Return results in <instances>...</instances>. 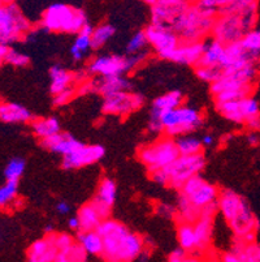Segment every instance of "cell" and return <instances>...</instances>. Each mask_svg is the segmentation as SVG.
Listing matches in <instances>:
<instances>
[{
    "label": "cell",
    "mask_w": 260,
    "mask_h": 262,
    "mask_svg": "<svg viewBox=\"0 0 260 262\" xmlns=\"http://www.w3.org/2000/svg\"><path fill=\"white\" fill-rule=\"evenodd\" d=\"M3 4H8V3H14V0H0Z\"/></svg>",
    "instance_id": "91938a15"
},
{
    "label": "cell",
    "mask_w": 260,
    "mask_h": 262,
    "mask_svg": "<svg viewBox=\"0 0 260 262\" xmlns=\"http://www.w3.org/2000/svg\"><path fill=\"white\" fill-rule=\"evenodd\" d=\"M241 107H242V113L246 121L260 115L259 103H257L256 99L252 98L251 95H250V97H246V98L241 99Z\"/></svg>",
    "instance_id": "ab89813d"
},
{
    "label": "cell",
    "mask_w": 260,
    "mask_h": 262,
    "mask_svg": "<svg viewBox=\"0 0 260 262\" xmlns=\"http://www.w3.org/2000/svg\"><path fill=\"white\" fill-rule=\"evenodd\" d=\"M106 149L102 145L82 144L69 156L63 157V167L65 170H76L86 166H91L103 158Z\"/></svg>",
    "instance_id": "2e32d148"
},
{
    "label": "cell",
    "mask_w": 260,
    "mask_h": 262,
    "mask_svg": "<svg viewBox=\"0 0 260 262\" xmlns=\"http://www.w3.org/2000/svg\"><path fill=\"white\" fill-rule=\"evenodd\" d=\"M216 108L220 113L221 116L226 119V120L232 121L235 124H245V116L242 113V107H241V99L240 101L233 102H225V103L216 104Z\"/></svg>",
    "instance_id": "4dcf8cb0"
},
{
    "label": "cell",
    "mask_w": 260,
    "mask_h": 262,
    "mask_svg": "<svg viewBox=\"0 0 260 262\" xmlns=\"http://www.w3.org/2000/svg\"><path fill=\"white\" fill-rule=\"evenodd\" d=\"M50 78H51L50 89L54 95L59 94L68 88H72L73 82L76 81V76L61 66L52 67L50 70Z\"/></svg>",
    "instance_id": "d4e9b609"
},
{
    "label": "cell",
    "mask_w": 260,
    "mask_h": 262,
    "mask_svg": "<svg viewBox=\"0 0 260 262\" xmlns=\"http://www.w3.org/2000/svg\"><path fill=\"white\" fill-rule=\"evenodd\" d=\"M216 17V13L204 11L198 4L189 6L172 25V29L180 37L181 42H203V38L212 32Z\"/></svg>",
    "instance_id": "277c9868"
},
{
    "label": "cell",
    "mask_w": 260,
    "mask_h": 262,
    "mask_svg": "<svg viewBox=\"0 0 260 262\" xmlns=\"http://www.w3.org/2000/svg\"><path fill=\"white\" fill-rule=\"evenodd\" d=\"M189 6L187 0H157L151 9L152 24H160L172 28Z\"/></svg>",
    "instance_id": "9a60e30c"
},
{
    "label": "cell",
    "mask_w": 260,
    "mask_h": 262,
    "mask_svg": "<svg viewBox=\"0 0 260 262\" xmlns=\"http://www.w3.org/2000/svg\"><path fill=\"white\" fill-rule=\"evenodd\" d=\"M18 185L16 182H7L0 187V208L7 209L17 201Z\"/></svg>",
    "instance_id": "e575fe53"
},
{
    "label": "cell",
    "mask_w": 260,
    "mask_h": 262,
    "mask_svg": "<svg viewBox=\"0 0 260 262\" xmlns=\"http://www.w3.org/2000/svg\"><path fill=\"white\" fill-rule=\"evenodd\" d=\"M206 166V159L202 153L197 156H180L173 163L166 168L168 173L169 185L181 189L189 179L199 175Z\"/></svg>",
    "instance_id": "8fae6325"
},
{
    "label": "cell",
    "mask_w": 260,
    "mask_h": 262,
    "mask_svg": "<svg viewBox=\"0 0 260 262\" xmlns=\"http://www.w3.org/2000/svg\"><path fill=\"white\" fill-rule=\"evenodd\" d=\"M0 120L4 123H28L32 120V114L18 103L0 102Z\"/></svg>",
    "instance_id": "603a6c76"
},
{
    "label": "cell",
    "mask_w": 260,
    "mask_h": 262,
    "mask_svg": "<svg viewBox=\"0 0 260 262\" xmlns=\"http://www.w3.org/2000/svg\"><path fill=\"white\" fill-rule=\"evenodd\" d=\"M255 23L256 4L238 12H221L212 28V38L223 45L240 42L247 32L254 29Z\"/></svg>",
    "instance_id": "3957f363"
},
{
    "label": "cell",
    "mask_w": 260,
    "mask_h": 262,
    "mask_svg": "<svg viewBox=\"0 0 260 262\" xmlns=\"http://www.w3.org/2000/svg\"><path fill=\"white\" fill-rule=\"evenodd\" d=\"M4 59H3V56H2V55H0V64H2V61H3Z\"/></svg>",
    "instance_id": "94428289"
},
{
    "label": "cell",
    "mask_w": 260,
    "mask_h": 262,
    "mask_svg": "<svg viewBox=\"0 0 260 262\" xmlns=\"http://www.w3.org/2000/svg\"><path fill=\"white\" fill-rule=\"evenodd\" d=\"M23 171H25V161L21 158H14L7 164L4 176H6L7 182L18 183V179L22 176Z\"/></svg>",
    "instance_id": "8d00e7d4"
},
{
    "label": "cell",
    "mask_w": 260,
    "mask_h": 262,
    "mask_svg": "<svg viewBox=\"0 0 260 262\" xmlns=\"http://www.w3.org/2000/svg\"><path fill=\"white\" fill-rule=\"evenodd\" d=\"M142 2H143V3H146V4H149V6L152 7L155 3H156L157 0H142Z\"/></svg>",
    "instance_id": "9f6ffc18"
},
{
    "label": "cell",
    "mask_w": 260,
    "mask_h": 262,
    "mask_svg": "<svg viewBox=\"0 0 260 262\" xmlns=\"http://www.w3.org/2000/svg\"><path fill=\"white\" fill-rule=\"evenodd\" d=\"M149 45H151L159 58L168 60L169 56L181 43V39L172 28L160 24H150L145 30Z\"/></svg>",
    "instance_id": "7c38bea8"
},
{
    "label": "cell",
    "mask_w": 260,
    "mask_h": 262,
    "mask_svg": "<svg viewBox=\"0 0 260 262\" xmlns=\"http://www.w3.org/2000/svg\"><path fill=\"white\" fill-rule=\"evenodd\" d=\"M257 0H229V4L223 12H238L246 9L249 7L255 6Z\"/></svg>",
    "instance_id": "bcb514c9"
},
{
    "label": "cell",
    "mask_w": 260,
    "mask_h": 262,
    "mask_svg": "<svg viewBox=\"0 0 260 262\" xmlns=\"http://www.w3.org/2000/svg\"><path fill=\"white\" fill-rule=\"evenodd\" d=\"M241 45L245 51L254 59L255 61L260 58V29H252L245 34L241 39Z\"/></svg>",
    "instance_id": "836d02e7"
},
{
    "label": "cell",
    "mask_w": 260,
    "mask_h": 262,
    "mask_svg": "<svg viewBox=\"0 0 260 262\" xmlns=\"http://www.w3.org/2000/svg\"><path fill=\"white\" fill-rule=\"evenodd\" d=\"M77 243L92 256H102L103 253V239L97 230L95 231H78Z\"/></svg>",
    "instance_id": "4316f807"
},
{
    "label": "cell",
    "mask_w": 260,
    "mask_h": 262,
    "mask_svg": "<svg viewBox=\"0 0 260 262\" xmlns=\"http://www.w3.org/2000/svg\"><path fill=\"white\" fill-rule=\"evenodd\" d=\"M225 52V45L216 39L204 40L203 55L200 58L197 67H211V68H219L221 70V61Z\"/></svg>",
    "instance_id": "7402d4cb"
},
{
    "label": "cell",
    "mask_w": 260,
    "mask_h": 262,
    "mask_svg": "<svg viewBox=\"0 0 260 262\" xmlns=\"http://www.w3.org/2000/svg\"><path fill=\"white\" fill-rule=\"evenodd\" d=\"M92 28L90 24H86L85 28L81 30L76 37L75 42L70 47V56L75 60H81L85 58V55L89 54L90 50L92 49V42H91V34H92Z\"/></svg>",
    "instance_id": "cb8c5ba5"
},
{
    "label": "cell",
    "mask_w": 260,
    "mask_h": 262,
    "mask_svg": "<svg viewBox=\"0 0 260 262\" xmlns=\"http://www.w3.org/2000/svg\"><path fill=\"white\" fill-rule=\"evenodd\" d=\"M252 89H243V90H228V92H223L220 94L215 95V104L225 103V102H233L240 101V99L246 98L251 95Z\"/></svg>",
    "instance_id": "74e56055"
},
{
    "label": "cell",
    "mask_w": 260,
    "mask_h": 262,
    "mask_svg": "<svg viewBox=\"0 0 260 262\" xmlns=\"http://www.w3.org/2000/svg\"><path fill=\"white\" fill-rule=\"evenodd\" d=\"M147 45H149V40H147L146 33H145V30H140V32L133 34L132 38L128 40L126 52H128V55L140 54V52H145Z\"/></svg>",
    "instance_id": "d590c367"
},
{
    "label": "cell",
    "mask_w": 260,
    "mask_h": 262,
    "mask_svg": "<svg viewBox=\"0 0 260 262\" xmlns=\"http://www.w3.org/2000/svg\"><path fill=\"white\" fill-rule=\"evenodd\" d=\"M197 4L204 11L214 12L218 15L228 7L229 0H198Z\"/></svg>",
    "instance_id": "b9f144b4"
},
{
    "label": "cell",
    "mask_w": 260,
    "mask_h": 262,
    "mask_svg": "<svg viewBox=\"0 0 260 262\" xmlns=\"http://www.w3.org/2000/svg\"><path fill=\"white\" fill-rule=\"evenodd\" d=\"M77 95V90L75 88H68V89L63 90L59 94L54 95V104L55 106H64V104H68L72 99L75 98Z\"/></svg>",
    "instance_id": "ee69618b"
},
{
    "label": "cell",
    "mask_w": 260,
    "mask_h": 262,
    "mask_svg": "<svg viewBox=\"0 0 260 262\" xmlns=\"http://www.w3.org/2000/svg\"><path fill=\"white\" fill-rule=\"evenodd\" d=\"M75 239L68 235V233H55V245H56L57 251L59 252H63L69 249L72 245L75 244Z\"/></svg>",
    "instance_id": "f6af8a7d"
},
{
    "label": "cell",
    "mask_w": 260,
    "mask_h": 262,
    "mask_svg": "<svg viewBox=\"0 0 260 262\" xmlns=\"http://www.w3.org/2000/svg\"><path fill=\"white\" fill-rule=\"evenodd\" d=\"M146 56V51L135 55H128V56L114 54L99 55L90 61L87 71L99 77L125 76V73L132 72L137 67H139Z\"/></svg>",
    "instance_id": "52a82bcc"
},
{
    "label": "cell",
    "mask_w": 260,
    "mask_h": 262,
    "mask_svg": "<svg viewBox=\"0 0 260 262\" xmlns=\"http://www.w3.org/2000/svg\"><path fill=\"white\" fill-rule=\"evenodd\" d=\"M89 24L85 12L64 3L51 4L42 16V26L49 32L78 34Z\"/></svg>",
    "instance_id": "5b68a950"
},
{
    "label": "cell",
    "mask_w": 260,
    "mask_h": 262,
    "mask_svg": "<svg viewBox=\"0 0 260 262\" xmlns=\"http://www.w3.org/2000/svg\"><path fill=\"white\" fill-rule=\"evenodd\" d=\"M30 30V23L17 4L0 6V45H7L22 39Z\"/></svg>",
    "instance_id": "9c48e42d"
},
{
    "label": "cell",
    "mask_w": 260,
    "mask_h": 262,
    "mask_svg": "<svg viewBox=\"0 0 260 262\" xmlns=\"http://www.w3.org/2000/svg\"><path fill=\"white\" fill-rule=\"evenodd\" d=\"M46 232L47 233H52V232H54V231H52V226L51 225L47 226V227H46Z\"/></svg>",
    "instance_id": "680465c9"
},
{
    "label": "cell",
    "mask_w": 260,
    "mask_h": 262,
    "mask_svg": "<svg viewBox=\"0 0 260 262\" xmlns=\"http://www.w3.org/2000/svg\"><path fill=\"white\" fill-rule=\"evenodd\" d=\"M57 253L59 251L55 245V232H52L30 245L26 262H55Z\"/></svg>",
    "instance_id": "ac0fdd59"
},
{
    "label": "cell",
    "mask_w": 260,
    "mask_h": 262,
    "mask_svg": "<svg viewBox=\"0 0 260 262\" xmlns=\"http://www.w3.org/2000/svg\"><path fill=\"white\" fill-rule=\"evenodd\" d=\"M116 197H117V187H116V183L112 179L104 178L100 182L99 187H98L97 196H95L94 201L97 204L104 206V208L112 209V206L114 205V201H116Z\"/></svg>",
    "instance_id": "83f0119b"
},
{
    "label": "cell",
    "mask_w": 260,
    "mask_h": 262,
    "mask_svg": "<svg viewBox=\"0 0 260 262\" xmlns=\"http://www.w3.org/2000/svg\"><path fill=\"white\" fill-rule=\"evenodd\" d=\"M92 92L100 93L104 97L121 92H129L132 89V82L125 76H114V77H99L90 81Z\"/></svg>",
    "instance_id": "44dd1931"
},
{
    "label": "cell",
    "mask_w": 260,
    "mask_h": 262,
    "mask_svg": "<svg viewBox=\"0 0 260 262\" xmlns=\"http://www.w3.org/2000/svg\"><path fill=\"white\" fill-rule=\"evenodd\" d=\"M103 239L102 257L107 262H134L145 251L143 237L114 219H106L98 227Z\"/></svg>",
    "instance_id": "6da1fadb"
},
{
    "label": "cell",
    "mask_w": 260,
    "mask_h": 262,
    "mask_svg": "<svg viewBox=\"0 0 260 262\" xmlns=\"http://www.w3.org/2000/svg\"><path fill=\"white\" fill-rule=\"evenodd\" d=\"M149 256H150L149 252H145V251H143L142 254H140V256L138 257L137 261H139V262H147V259H149Z\"/></svg>",
    "instance_id": "11a10c76"
},
{
    "label": "cell",
    "mask_w": 260,
    "mask_h": 262,
    "mask_svg": "<svg viewBox=\"0 0 260 262\" xmlns=\"http://www.w3.org/2000/svg\"><path fill=\"white\" fill-rule=\"evenodd\" d=\"M180 262H202V259H200L199 257L194 256V254L187 253L185 257H183L182 259H181Z\"/></svg>",
    "instance_id": "db71d44e"
},
{
    "label": "cell",
    "mask_w": 260,
    "mask_h": 262,
    "mask_svg": "<svg viewBox=\"0 0 260 262\" xmlns=\"http://www.w3.org/2000/svg\"><path fill=\"white\" fill-rule=\"evenodd\" d=\"M182 106V94L177 90L169 92L166 94L157 97L151 106V113H150L149 130L155 135H161L164 133L163 125H161V115L167 111L178 108Z\"/></svg>",
    "instance_id": "5bb4252c"
},
{
    "label": "cell",
    "mask_w": 260,
    "mask_h": 262,
    "mask_svg": "<svg viewBox=\"0 0 260 262\" xmlns=\"http://www.w3.org/2000/svg\"><path fill=\"white\" fill-rule=\"evenodd\" d=\"M180 156H197L202 153L203 144L194 136H181L175 140Z\"/></svg>",
    "instance_id": "1f68e13d"
},
{
    "label": "cell",
    "mask_w": 260,
    "mask_h": 262,
    "mask_svg": "<svg viewBox=\"0 0 260 262\" xmlns=\"http://www.w3.org/2000/svg\"><path fill=\"white\" fill-rule=\"evenodd\" d=\"M159 213L163 214L164 216H176V210L173 208H172L171 205H160V209H159Z\"/></svg>",
    "instance_id": "681fc988"
},
{
    "label": "cell",
    "mask_w": 260,
    "mask_h": 262,
    "mask_svg": "<svg viewBox=\"0 0 260 262\" xmlns=\"http://www.w3.org/2000/svg\"><path fill=\"white\" fill-rule=\"evenodd\" d=\"M56 210H57V213L61 214V215H66V214L70 211V205H69L68 202H65V201L57 202Z\"/></svg>",
    "instance_id": "c3c4849f"
},
{
    "label": "cell",
    "mask_w": 260,
    "mask_h": 262,
    "mask_svg": "<svg viewBox=\"0 0 260 262\" xmlns=\"http://www.w3.org/2000/svg\"><path fill=\"white\" fill-rule=\"evenodd\" d=\"M40 145L43 147H46L47 150H51L52 153L61 154L63 157H66L73 153L76 149H78L82 145V142L78 141L77 139H75L69 133L60 132L52 136V137H49V139L42 140Z\"/></svg>",
    "instance_id": "ffe728a7"
},
{
    "label": "cell",
    "mask_w": 260,
    "mask_h": 262,
    "mask_svg": "<svg viewBox=\"0 0 260 262\" xmlns=\"http://www.w3.org/2000/svg\"><path fill=\"white\" fill-rule=\"evenodd\" d=\"M195 75L202 81L214 84L215 81H218L223 76V71L211 67H195Z\"/></svg>",
    "instance_id": "60d3db41"
},
{
    "label": "cell",
    "mask_w": 260,
    "mask_h": 262,
    "mask_svg": "<svg viewBox=\"0 0 260 262\" xmlns=\"http://www.w3.org/2000/svg\"><path fill=\"white\" fill-rule=\"evenodd\" d=\"M203 123V115L199 110L192 106H180L167 111L161 115V125L166 136L177 139L194 132Z\"/></svg>",
    "instance_id": "ba28073f"
},
{
    "label": "cell",
    "mask_w": 260,
    "mask_h": 262,
    "mask_svg": "<svg viewBox=\"0 0 260 262\" xmlns=\"http://www.w3.org/2000/svg\"><path fill=\"white\" fill-rule=\"evenodd\" d=\"M4 61L12 64L14 67H25L29 64V56L28 55L22 54V52H18L13 49H9L8 54L4 58Z\"/></svg>",
    "instance_id": "7bdbcfd3"
},
{
    "label": "cell",
    "mask_w": 260,
    "mask_h": 262,
    "mask_svg": "<svg viewBox=\"0 0 260 262\" xmlns=\"http://www.w3.org/2000/svg\"><path fill=\"white\" fill-rule=\"evenodd\" d=\"M218 208L238 242L254 243L259 226L246 199L232 189L220 190Z\"/></svg>",
    "instance_id": "7a4b0ae2"
},
{
    "label": "cell",
    "mask_w": 260,
    "mask_h": 262,
    "mask_svg": "<svg viewBox=\"0 0 260 262\" xmlns=\"http://www.w3.org/2000/svg\"><path fill=\"white\" fill-rule=\"evenodd\" d=\"M145 103V98L139 93L121 92L104 97L103 113L108 115L128 116L139 110Z\"/></svg>",
    "instance_id": "4fadbf2b"
},
{
    "label": "cell",
    "mask_w": 260,
    "mask_h": 262,
    "mask_svg": "<svg viewBox=\"0 0 260 262\" xmlns=\"http://www.w3.org/2000/svg\"><path fill=\"white\" fill-rule=\"evenodd\" d=\"M180 157L175 139L163 136L150 144L142 145L138 150L140 163L150 173L169 167Z\"/></svg>",
    "instance_id": "8992f818"
},
{
    "label": "cell",
    "mask_w": 260,
    "mask_h": 262,
    "mask_svg": "<svg viewBox=\"0 0 260 262\" xmlns=\"http://www.w3.org/2000/svg\"><path fill=\"white\" fill-rule=\"evenodd\" d=\"M202 144H203V146H212L215 142V139H214V136L212 135H204L203 137H202Z\"/></svg>",
    "instance_id": "f5cc1de1"
},
{
    "label": "cell",
    "mask_w": 260,
    "mask_h": 262,
    "mask_svg": "<svg viewBox=\"0 0 260 262\" xmlns=\"http://www.w3.org/2000/svg\"><path fill=\"white\" fill-rule=\"evenodd\" d=\"M177 240L181 249L186 252H197V235L193 223L180 222L177 227Z\"/></svg>",
    "instance_id": "f546056e"
},
{
    "label": "cell",
    "mask_w": 260,
    "mask_h": 262,
    "mask_svg": "<svg viewBox=\"0 0 260 262\" xmlns=\"http://www.w3.org/2000/svg\"><path fill=\"white\" fill-rule=\"evenodd\" d=\"M218 211V202L209 205L200 211L199 218L195 221V223H193L197 235V252H206L209 248L214 232L215 215Z\"/></svg>",
    "instance_id": "e0dca14e"
},
{
    "label": "cell",
    "mask_w": 260,
    "mask_h": 262,
    "mask_svg": "<svg viewBox=\"0 0 260 262\" xmlns=\"http://www.w3.org/2000/svg\"><path fill=\"white\" fill-rule=\"evenodd\" d=\"M181 194L189 200L197 210H203L207 206L216 204L220 196L218 187L204 180L200 175L189 179L180 189Z\"/></svg>",
    "instance_id": "30bf717a"
},
{
    "label": "cell",
    "mask_w": 260,
    "mask_h": 262,
    "mask_svg": "<svg viewBox=\"0 0 260 262\" xmlns=\"http://www.w3.org/2000/svg\"><path fill=\"white\" fill-rule=\"evenodd\" d=\"M68 226L72 228V230H76V231H81V222H80V218L77 215L76 216H72L69 218L68 221Z\"/></svg>",
    "instance_id": "f907efd6"
},
{
    "label": "cell",
    "mask_w": 260,
    "mask_h": 262,
    "mask_svg": "<svg viewBox=\"0 0 260 262\" xmlns=\"http://www.w3.org/2000/svg\"><path fill=\"white\" fill-rule=\"evenodd\" d=\"M242 262H260V244L241 242Z\"/></svg>",
    "instance_id": "f35d334b"
},
{
    "label": "cell",
    "mask_w": 260,
    "mask_h": 262,
    "mask_svg": "<svg viewBox=\"0 0 260 262\" xmlns=\"http://www.w3.org/2000/svg\"><path fill=\"white\" fill-rule=\"evenodd\" d=\"M32 128L34 135L39 137L40 140H46L61 132L60 123L54 116L35 119L32 123Z\"/></svg>",
    "instance_id": "f1b7e54d"
},
{
    "label": "cell",
    "mask_w": 260,
    "mask_h": 262,
    "mask_svg": "<svg viewBox=\"0 0 260 262\" xmlns=\"http://www.w3.org/2000/svg\"><path fill=\"white\" fill-rule=\"evenodd\" d=\"M247 142L252 146H256V145L260 144V137L256 135V132H250L247 135Z\"/></svg>",
    "instance_id": "816d5d0a"
},
{
    "label": "cell",
    "mask_w": 260,
    "mask_h": 262,
    "mask_svg": "<svg viewBox=\"0 0 260 262\" xmlns=\"http://www.w3.org/2000/svg\"><path fill=\"white\" fill-rule=\"evenodd\" d=\"M255 67H256V70H257V72H259L260 71V58L257 59L256 61H255Z\"/></svg>",
    "instance_id": "6f0895ef"
},
{
    "label": "cell",
    "mask_w": 260,
    "mask_h": 262,
    "mask_svg": "<svg viewBox=\"0 0 260 262\" xmlns=\"http://www.w3.org/2000/svg\"><path fill=\"white\" fill-rule=\"evenodd\" d=\"M203 49L204 40L203 42H181L180 46L172 52L168 60L185 64V66L197 67L203 55Z\"/></svg>",
    "instance_id": "d6986e66"
},
{
    "label": "cell",
    "mask_w": 260,
    "mask_h": 262,
    "mask_svg": "<svg viewBox=\"0 0 260 262\" xmlns=\"http://www.w3.org/2000/svg\"><path fill=\"white\" fill-rule=\"evenodd\" d=\"M2 4H3V3H2V2H0V6H2Z\"/></svg>",
    "instance_id": "6125c7cd"
},
{
    "label": "cell",
    "mask_w": 260,
    "mask_h": 262,
    "mask_svg": "<svg viewBox=\"0 0 260 262\" xmlns=\"http://www.w3.org/2000/svg\"><path fill=\"white\" fill-rule=\"evenodd\" d=\"M77 216L80 218L81 222V231H95L98 230L104 219L100 215L98 209L95 208V205L91 201L87 204L82 205L78 210Z\"/></svg>",
    "instance_id": "484cf974"
},
{
    "label": "cell",
    "mask_w": 260,
    "mask_h": 262,
    "mask_svg": "<svg viewBox=\"0 0 260 262\" xmlns=\"http://www.w3.org/2000/svg\"><path fill=\"white\" fill-rule=\"evenodd\" d=\"M114 33H116V28L111 24H100L97 28H94L91 34L92 49L98 50L106 46L109 40L113 38Z\"/></svg>",
    "instance_id": "d6a6232c"
},
{
    "label": "cell",
    "mask_w": 260,
    "mask_h": 262,
    "mask_svg": "<svg viewBox=\"0 0 260 262\" xmlns=\"http://www.w3.org/2000/svg\"><path fill=\"white\" fill-rule=\"evenodd\" d=\"M245 124H246V127L249 128L251 132H259L260 130V115L256 116V118L250 119V120H247Z\"/></svg>",
    "instance_id": "7dc6e473"
}]
</instances>
